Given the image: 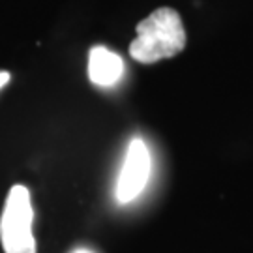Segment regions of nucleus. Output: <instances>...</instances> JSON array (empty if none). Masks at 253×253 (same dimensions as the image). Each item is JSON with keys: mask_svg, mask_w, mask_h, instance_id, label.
Here are the masks:
<instances>
[{"mask_svg": "<svg viewBox=\"0 0 253 253\" xmlns=\"http://www.w3.org/2000/svg\"><path fill=\"white\" fill-rule=\"evenodd\" d=\"M186 47V30L178 11L158 8L137 25V38L129 43L131 58L141 64H154L172 58Z\"/></svg>", "mask_w": 253, "mask_h": 253, "instance_id": "nucleus-1", "label": "nucleus"}, {"mask_svg": "<svg viewBox=\"0 0 253 253\" xmlns=\"http://www.w3.org/2000/svg\"><path fill=\"white\" fill-rule=\"evenodd\" d=\"M34 210L30 190L23 184L9 188L0 216V242L6 253H36V238L32 235Z\"/></svg>", "mask_w": 253, "mask_h": 253, "instance_id": "nucleus-2", "label": "nucleus"}, {"mask_svg": "<svg viewBox=\"0 0 253 253\" xmlns=\"http://www.w3.org/2000/svg\"><path fill=\"white\" fill-rule=\"evenodd\" d=\"M150 150L141 137H133L127 145L126 158L117 182V199L129 203L141 195L150 176Z\"/></svg>", "mask_w": 253, "mask_h": 253, "instance_id": "nucleus-3", "label": "nucleus"}, {"mask_svg": "<svg viewBox=\"0 0 253 253\" xmlns=\"http://www.w3.org/2000/svg\"><path fill=\"white\" fill-rule=\"evenodd\" d=\"M124 73L120 54L103 45H94L88 53V77L98 86H113Z\"/></svg>", "mask_w": 253, "mask_h": 253, "instance_id": "nucleus-4", "label": "nucleus"}, {"mask_svg": "<svg viewBox=\"0 0 253 253\" xmlns=\"http://www.w3.org/2000/svg\"><path fill=\"white\" fill-rule=\"evenodd\" d=\"M9 79H11V75L8 72H0V88H4L9 83Z\"/></svg>", "mask_w": 253, "mask_h": 253, "instance_id": "nucleus-5", "label": "nucleus"}, {"mask_svg": "<svg viewBox=\"0 0 253 253\" xmlns=\"http://www.w3.org/2000/svg\"><path fill=\"white\" fill-rule=\"evenodd\" d=\"M73 253H92V252H88V250H77V252H73Z\"/></svg>", "mask_w": 253, "mask_h": 253, "instance_id": "nucleus-6", "label": "nucleus"}]
</instances>
